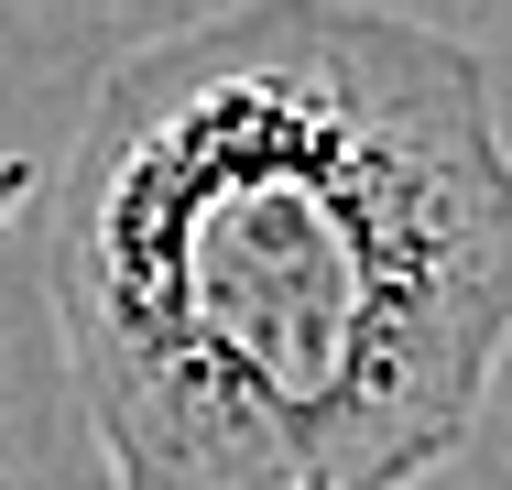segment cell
Returning a JSON list of instances; mask_svg holds the SVG:
<instances>
[{"instance_id": "cell-1", "label": "cell", "mask_w": 512, "mask_h": 490, "mask_svg": "<svg viewBox=\"0 0 512 490\" xmlns=\"http://www.w3.org/2000/svg\"><path fill=\"white\" fill-rule=\"evenodd\" d=\"M33 251L109 490H425L512 360L491 66L371 0L197 11L88 88Z\"/></svg>"}]
</instances>
